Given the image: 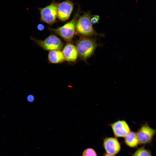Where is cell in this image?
Masks as SVG:
<instances>
[{
    "instance_id": "obj_1",
    "label": "cell",
    "mask_w": 156,
    "mask_h": 156,
    "mask_svg": "<svg viewBox=\"0 0 156 156\" xmlns=\"http://www.w3.org/2000/svg\"><path fill=\"white\" fill-rule=\"evenodd\" d=\"M99 46L94 38L82 36L77 42L75 46L80 59L86 62L88 59L94 55Z\"/></svg>"
},
{
    "instance_id": "obj_2",
    "label": "cell",
    "mask_w": 156,
    "mask_h": 156,
    "mask_svg": "<svg viewBox=\"0 0 156 156\" xmlns=\"http://www.w3.org/2000/svg\"><path fill=\"white\" fill-rule=\"evenodd\" d=\"M92 16L90 12L84 13L78 18L76 25V31L83 36L91 37L104 35L97 33L94 29L91 21Z\"/></svg>"
},
{
    "instance_id": "obj_3",
    "label": "cell",
    "mask_w": 156,
    "mask_h": 156,
    "mask_svg": "<svg viewBox=\"0 0 156 156\" xmlns=\"http://www.w3.org/2000/svg\"><path fill=\"white\" fill-rule=\"evenodd\" d=\"M80 11L79 8L73 19L62 26L56 29L49 28L48 29L60 36L66 41L70 42L75 33L76 24Z\"/></svg>"
},
{
    "instance_id": "obj_4",
    "label": "cell",
    "mask_w": 156,
    "mask_h": 156,
    "mask_svg": "<svg viewBox=\"0 0 156 156\" xmlns=\"http://www.w3.org/2000/svg\"><path fill=\"white\" fill-rule=\"evenodd\" d=\"M31 38L40 47L47 50H60L63 46V43L60 39L54 35L49 36L43 40L37 39L31 37Z\"/></svg>"
},
{
    "instance_id": "obj_5",
    "label": "cell",
    "mask_w": 156,
    "mask_h": 156,
    "mask_svg": "<svg viewBox=\"0 0 156 156\" xmlns=\"http://www.w3.org/2000/svg\"><path fill=\"white\" fill-rule=\"evenodd\" d=\"M58 4L53 2L45 7L38 8L40 13V19L42 21L50 25L56 22Z\"/></svg>"
},
{
    "instance_id": "obj_6",
    "label": "cell",
    "mask_w": 156,
    "mask_h": 156,
    "mask_svg": "<svg viewBox=\"0 0 156 156\" xmlns=\"http://www.w3.org/2000/svg\"><path fill=\"white\" fill-rule=\"evenodd\" d=\"M139 144L147 145L150 144L156 134V129L150 127L146 123L141 126L136 133Z\"/></svg>"
},
{
    "instance_id": "obj_7",
    "label": "cell",
    "mask_w": 156,
    "mask_h": 156,
    "mask_svg": "<svg viewBox=\"0 0 156 156\" xmlns=\"http://www.w3.org/2000/svg\"><path fill=\"white\" fill-rule=\"evenodd\" d=\"M73 3L70 0L64 1L58 4L57 17L61 21H66L69 18L73 11Z\"/></svg>"
},
{
    "instance_id": "obj_8",
    "label": "cell",
    "mask_w": 156,
    "mask_h": 156,
    "mask_svg": "<svg viewBox=\"0 0 156 156\" xmlns=\"http://www.w3.org/2000/svg\"><path fill=\"white\" fill-rule=\"evenodd\" d=\"M103 146L107 154L115 156L120 151L121 145L117 138L107 137L103 140Z\"/></svg>"
},
{
    "instance_id": "obj_9",
    "label": "cell",
    "mask_w": 156,
    "mask_h": 156,
    "mask_svg": "<svg viewBox=\"0 0 156 156\" xmlns=\"http://www.w3.org/2000/svg\"><path fill=\"white\" fill-rule=\"evenodd\" d=\"M116 138L125 137L130 131V127L124 120H119L110 125Z\"/></svg>"
},
{
    "instance_id": "obj_10",
    "label": "cell",
    "mask_w": 156,
    "mask_h": 156,
    "mask_svg": "<svg viewBox=\"0 0 156 156\" xmlns=\"http://www.w3.org/2000/svg\"><path fill=\"white\" fill-rule=\"evenodd\" d=\"M62 52L65 60L68 62H75L78 56L76 46L70 43H67L65 45Z\"/></svg>"
},
{
    "instance_id": "obj_11",
    "label": "cell",
    "mask_w": 156,
    "mask_h": 156,
    "mask_svg": "<svg viewBox=\"0 0 156 156\" xmlns=\"http://www.w3.org/2000/svg\"><path fill=\"white\" fill-rule=\"evenodd\" d=\"M48 59L49 62L53 64L61 63L65 60L62 52L60 50L49 51Z\"/></svg>"
},
{
    "instance_id": "obj_12",
    "label": "cell",
    "mask_w": 156,
    "mask_h": 156,
    "mask_svg": "<svg viewBox=\"0 0 156 156\" xmlns=\"http://www.w3.org/2000/svg\"><path fill=\"white\" fill-rule=\"evenodd\" d=\"M124 142L128 146L131 148L136 147L139 142L137 133L131 131L125 137Z\"/></svg>"
},
{
    "instance_id": "obj_13",
    "label": "cell",
    "mask_w": 156,
    "mask_h": 156,
    "mask_svg": "<svg viewBox=\"0 0 156 156\" xmlns=\"http://www.w3.org/2000/svg\"><path fill=\"white\" fill-rule=\"evenodd\" d=\"M132 156H152V155L151 151L146 149L143 146L138 148L132 154Z\"/></svg>"
},
{
    "instance_id": "obj_14",
    "label": "cell",
    "mask_w": 156,
    "mask_h": 156,
    "mask_svg": "<svg viewBox=\"0 0 156 156\" xmlns=\"http://www.w3.org/2000/svg\"><path fill=\"white\" fill-rule=\"evenodd\" d=\"M82 156H97L96 151L92 148H87L83 152Z\"/></svg>"
},
{
    "instance_id": "obj_15",
    "label": "cell",
    "mask_w": 156,
    "mask_h": 156,
    "mask_svg": "<svg viewBox=\"0 0 156 156\" xmlns=\"http://www.w3.org/2000/svg\"><path fill=\"white\" fill-rule=\"evenodd\" d=\"M99 19V16H98L95 15L91 18V21L92 24H95L98 22Z\"/></svg>"
},
{
    "instance_id": "obj_16",
    "label": "cell",
    "mask_w": 156,
    "mask_h": 156,
    "mask_svg": "<svg viewBox=\"0 0 156 156\" xmlns=\"http://www.w3.org/2000/svg\"><path fill=\"white\" fill-rule=\"evenodd\" d=\"M27 101L29 102H33L34 100V97L32 95H28L27 98Z\"/></svg>"
},
{
    "instance_id": "obj_17",
    "label": "cell",
    "mask_w": 156,
    "mask_h": 156,
    "mask_svg": "<svg viewBox=\"0 0 156 156\" xmlns=\"http://www.w3.org/2000/svg\"><path fill=\"white\" fill-rule=\"evenodd\" d=\"M37 28L38 30L42 31L44 29V27L42 24H40L38 25Z\"/></svg>"
},
{
    "instance_id": "obj_18",
    "label": "cell",
    "mask_w": 156,
    "mask_h": 156,
    "mask_svg": "<svg viewBox=\"0 0 156 156\" xmlns=\"http://www.w3.org/2000/svg\"><path fill=\"white\" fill-rule=\"evenodd\" d=\"M104 156H112L106 153L104 154Z\"/></svg>"
}]
</instances>
